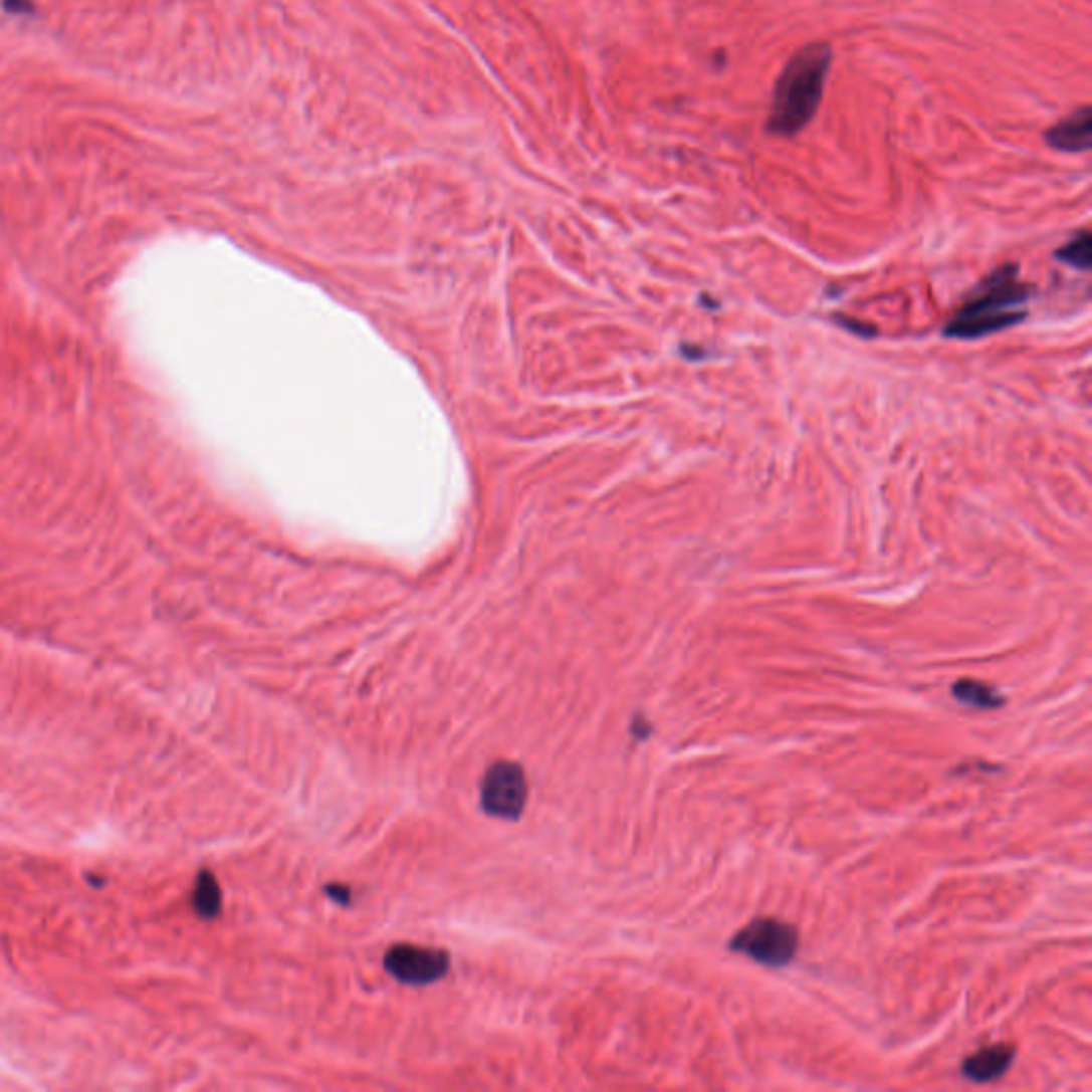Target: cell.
Returning <instances> with one entry per match:
<instances>
[{
    "label": "cell",
    "instance_id": "6da1fadb",
    "mask_svg": "<svg viewBox=\"0 0 1092 1092\" xmlns=\"http://www.w3.org/2000/svg\"><path fill=\"white\" fill-rule=\"evenodd\" d=\"M832 62L826 43H811L786 62L775 83L767 131L775 137H794L816 118Z\"/></svg>",
    "mask_w": 1092,
    "mask_h": 1092
},
{
    "label": "cell",
    "instance_id": "7a4b0ae2",
    "mask_svg": "<svg viewBox=\"0 0 1092 1092\" xmlns=\"http://www.w3.org/2000/svg\"><path fill=\"white\" fill-rule=\"evenodd\" d=\"M1033 288L1020 282L1018 267L1008 263L993 271L945 324L943 336L951 340H979L1027 318Z\"/></svg>",
    "mask_w": 1092,
    "mask_h": 1092
},
{
    "label": "cell",
    "instance_id": "3957f363",
    "mask_svg": "<svg viewBox=\"0 0 1092 1092\" xmlns=\"http://www.w3.org/2000/svg\"><path fill=\"white\" fill-rule=\"evenodd\" d=\"M730 949L759 964L786 966L799 951V932L788 922L759 917L734 934Z\"/></svg>",
    "mask_w": 1092,
    "mask_h": 1092
},
{
    "label": "cell",
    "instance_id": "277c9868",
    "mask_svg": "<svg viewBox=\"0 0 1092 1092\" xmlns=\"http://www.w3.org/2000/svg\"><path fill=\"white\" fill-rule=\"evenodd\" d=\"M482 809L499 820H518L527 803V779L514 761H495L482 779Z\"/></svg>",
    "mask_w": 1092,
    "mask_h": 1092
},
{
    "label": "cell",
    "instance_id": "5b68a950",
    "mask_svg": "<svg viewBox=\"0 0 1092 1092\" xmlns=\"http://www.w3.org/2000/svg\"><path fill=\"white\" fill-rule=\"evenodd\" d=\"M385 968L397 981L408 986H427L448 973L450 960L442 949L400 943L387 951Z\"/></svg>",
    "mask_w": 1092,
    "mask_h": 1092
},
{
    "label": "cell",
    "instance_id": "8992f818",
    "mask_svg": "<svg viewBox=\"0 0 1092 1092\" xmlns=\"http://www.w3.org/2000/svg\"><path fill=\"white\" fill-rule=\"evenodd\" d=\"M1046 142L1050 148L1061 150V152H1069V154L1086 152L1092 144L1090 107L1084 105L1073 112L1071 116H1067L1065 120H1061V123H1056L1046 133Z\"/></svg>",
    "mask_w": 1092,
    "mask_h": 1092
},
{
    "label": "cell",
    "instance_id": "52a82bcc",
    "mask_svg": "<svg viewBox=\"0 0 1092 1092\" xmlns=\"http://www.w3.org/2000/svg\"><path fill=\"white\" fill-rule=\"evenodd\" d=\"M1016 1056V1048L1008 1044L988 1046L975 1054H970L962 1063V1076L975 1084H988L1003 1078L1010 1071Z\"/></svg>",
    "mask_w": 1092,
    "mask_h": 1092
},
{
    "label": "cell",
    "instance_id": "ba28073f",
    "mask_svg": "<svg viewBox=\"0 0 1092 1092\" xmlns=\"http://www.w3.org/2000/svg\"><path fill=\"white\" fill-rule=\"evenodd\" d=\"M951 693H954V698L960 704L973 706V708H999L1005 704V698L993 685H986L973 679H962L954 683Z\"/></svg>",
    "mask_w": 1092,
    "mask_h": 1092
},
{
    "label": "cell",
    "instance_id": "9c48e42d",
    "mask_svg": "<svg viewBox=\"0 0 1092 1092\" xmlns=\"http://www.w3.org/2000/svg\"><path fill=\"white\" fill-rule=\"evenodd\" d=\"M193 905H195V911L201 917H207V920H212V917H216L220 913V909H222V892H220L216 877L210 871H201L199 873L197 883H195V892H193Z\"/></svg>",
    "mask_w": 1092,
    "mask_h": 1092
},
{
    "label": "cell",
    "instance_id": "30bf717a",
    "mask_svg": "<svg viewBox=\"0 0 1092 1092\" xmlns=\"http://www.w3.org/2000/svg\"><path fill=\"white\" fill-rule=\"evenodd\" d=\"M1059 261L1067 263L1069 267H1076L1080 271H1088L1092 263V241L1088 231H1080L1073 235L1063 248L1056 250L1054 254Z\"/></svg>",
    "mask_w": 1092,
    "mask_h": 1092
},
{
    "label": "cell",
    "instance_id": "8fae6325",
    "mask_svg": "<svg viewBox=\"0 0 1092 1092\" xmlns=\"http://www.w3.org/2000/svg\"><path fill=\"white\" fill-rule=\"evenodd\" d=\"M835 320H839L841 326H845L847 332H854L856 336H862V338H873L875 329L871 324H864V322H858V320H852V318H843V316H835Z\"/></svg>",
    "mask_w": 1092,
    "mask_h": 1092
},
{
    "label": "cell",
    "instance_id": "7c38bea8",
    "mask_svg": "<svg viewBox=\"0 0 1092 1092\" xmlns=\"http://www.w3.org/2000/svg\"><path fill=\"white\" fill-rule=\"evenodd\" d=\"M326 894L332 898H336L338 903H342V905L351 903V888H346V886H326Z\"/></svg>",
    "mask_w": 1092,
    "mask_h": 1092
},
{
    "label": "cell",
    "instance_id": "4fadbf2b",
    "mask_svg": "<svg viewBox=\"0 0 1092 1092\" xmlns=\"http://www.w3.org/2000/svg\"><path fill=\"white\" fill-rule=\"evenodd\" d=\"M5 7L13 13H22L24 9L32 11V3L30 0H5Z\"/></svg>",
    "mask_w": 1092,
    "mask_h": 1092
},
{
    "label": "cell",
    "instance_id": "5bb4252c",
    "mask_svg": "<svg viewBox=\"0 0 1092 1092\" xmlns=\"http://www.w3.org/2000/svg\"><path fill=\"white\" fill-rule=\"evenodd\" d=\"M649 730H651V727H649V725L645 723V719H643V717H636V721H634V727H632V732H634V734H636L638 738H645V736L649 734Z\"/></svg>",
    "mask_w": 1092,
    "mask_h": 1092
}]
</instances>
